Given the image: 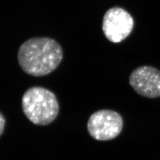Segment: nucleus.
Segmentation results:
<instances>
[{
    "instance_id": "f257e3e1",
    "label": "nucleus",
    "mask_w": 160,
    "mask_h": 160,
    "mask_svg": "<svg viewBox=\"0 0 160 160\" xmlns=\"http://www.w3.org/2000/svg\"><path fill=\"white\" fill-rule=\"evenodd\" d=\"M20 67L28 74L42 77L51 73L61 62L63 51L56 40L34 38L24 42L17 54Z\"/></svg>"
},
{
    "instance_id": "f03ea898",
    "label": "nucleus",
    "mask_w": 160,
    "mask_h": 160,
    "mask_svg": "<svg viewBox=\"0 0 160 160\" xmlns=\"http://www.w3.org/2000/svg\"><path fill=\"white\" fill-rule=\"evenodd\" d=\"M26 117L36 125H47L57 117L59 104L56 96L50 90L33 87L26 90L22 100Z\"/></svg>"
},
{
    "instance_id": "7ed1b4c3",
    "label": "nucleus",
    "mask_w": 160,
    "mask_h": 160,
    "mask_svg": "<svg viewBox=\"0 0 160 160\" xmlns=\"http://www.w3.org/2000/svg\"><path fill=\"white\" fill-rule=\"evenodd\" d=\"M123 126V120L118 112L111 110H100L90 117L87 129L94 139L109 141L120 134Z\"/></svg>"
},
{
    "instance_id": "20e7f679",
    "label": "nucleus",
    "mask_w": 160,
    "mask_h": 160,
    "mask_svg": "<svg viewBox=\"0 0 160 160\" xmlns=\"http://www.w3.org/2000/svg\"><path fill=\"white\" fill-rule=\"evenodd\" d=\"M133 26V17L120 7L110 8L103 17V33L106 38L113 43H120L125 40L131 34Z\"/></svg>"
},
{
    "instance_id": "39448f33",
    "label": "nucleus",
    "mask_w": 160,
    "mask_h": 160,
    "mask_svg": "<svg viewBox=\"0 0 160 160\" xmlns=\"http://www.w3.org/2000/svg\"><path fill=\"white\" fill-rule=\"evenodd\" d=\"M129 84L143 97H160V71L154 67L142 66L134 69L129 77Z\"/></svg>"
},
{
    "instance_id": "423d86ee",
    "label": "nucleus",
    "mask_w": 160,
    "mask_h": 160,
    "mask_svg": "<svg viewBox=\"0 0 160 160\" xmlns=\"http://www.w3.org/2000/svg\"><path fill=\"white\" fill-rule=\"evenodd\" d=\"M5 123H6L5 119L3 116V115L0 113V136L2 135V132L4 131Z\"/></svg>"
}]
</instances>
